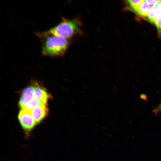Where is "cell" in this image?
Instances as JSON below:
<instances>
[{"mask_svg": "<svg viewBox=\"0 0 161 161\" xmlns=\"http://www.w3.org/2000/svg\"><path fill=\"white\" fill-rule=\"evenodd\" d=\"M35 34L42 41L43 56L55 57L64 55L69 44L67 39L46 35L43 32H35Z\"/></svg>", "mask_w": 161, "mask_h": 161, "instance_id": "cell-1", "label": "cell"}, {"mask_svg": "<svg viewBox=\"0 0 161 161\" xmlns=\"http://www.w3.org/2000/svg\"><path fill=\"white\" fill-rule=\"evenodd\" d=\"M81 23L78 19L69 20L62 18V21L58 24L43 32L46 35L66 39L77 33H81Z\"/></svg>", "mask_w": 161, "mask_h": 161, "instance_id": "cell-2", "label": "cell"}, {"mask_svg": "<svg viewBox=\"0 0 161 161\" xmlns=\"http://www.w3.org/2000/svg\"><path fill=\"white\" fill-rule=\"evenodd\" d=\"M18 119L26 137L28 138L37 124L30 111L24 109H21Z\"/></svg>", "mask_w": 161, "mask_h": 161, "instance_id": "cell-3", "label": "cell"}, {"mask_svg": "<svg viewBox=\"0 0 161 161\" xmlns=\"http://www.w3.org/2000/svg\"><path fill=\"white\" fill-rule=\"evenodd\" d=\"M33 96L34 99L47 104V101L50 97V95L44 88L35 83L32 86Z\"/></svg>", "mask_w": 161, "mask_h": 161, "instance_id": "cell-4", "label": "cell"}, {"mask_svg": "<svg viewBox=\"0 0 161 161\" xmlns=\"http://www.w3.org/2000/svg\"><path fill=\"white\" fill-rule=\"evenodd\" d=\"M37 124L41 123L47 116L48 109L47 104H42L36 107L30 111Z\"/></svg>", "mask_w": 161, "mask_h": 161, "instance_id": "cell-5", "label": "cell"}, {"mask_svg": "<svg viewBox=\"0 0 161 161\" xmlns=\"http://www.w3.org/2000/svg\"><path fill=\"white\" fill-rule=\"evenodd\" d=\"M32 86L25 88L23 90L19 99V105L21 109H23L26 105L33 98Z\"/></svg>", "mask_w": 161, "mask_h": 161, "instance_id": "cell-6", "label": "cell"}, {"mask_svg": "<svg viewBox=\"0 0 161 161\" xmlns=\"http://www.w3.org/2000/svg\"><path fill=\"white\" fill-rule=\"evenodd\" d=\"M161 15V0L154 5L146 17L148 21L154 24L156 19Z\"/></svg>", "mask_w": 161, "mask_h": 161, "instance_id": "cell-7", "label": "cell"}, {"mask_svg": "<svg viewBox=\"0 0 161 161\" xmlns=\"http://www.w3.org/2000/svg\"><path fill=\"white\" fill-rule=\"evenodd\" d=\"M153 6L148 4L144 0L135 12L142 17H146Z\"/></svg>", "mask_w": 161, "mask_h": 161, "instance_id": "cell-8", "label": "cell"}, {"mask_svg": "<svg viewBox=\"0 0 161 161\" xmlns=\"http://www.w3.org/2000/svg\"><path fill=\"white\" fill-rule=\"evenodd\" d=\"M144 1V0H129L126 1L131 8L135 12Z\"/></svg>", "mask_w": 161, "mask_h": 161, "instance_id": "cell-9", "label": "cell"}, {"mask_svg": "<svg viewBox=\"0 0 161 161\" xmlns=\"http://www.w3.org/2000/svg\"><path fill=\"white\" fill-rule=\"evenodd\" d=\"M43 104L39 101L33 98L26 105L23 109H25L30 111L34 108Z\"/></svg>", "mask_w": 161, "mask_h": 161, "instance_id": "cell-10", "label": "cell"}, {"mask_svg": "<svg viewBox=\"0 0 161 161\" xmlns=\"http://www.w3.org/2000/svg\"><path fill=\"white\" fill-rule=\"evenodd\" d=\"M154 24L155 25L160 35L161 36V15L156 19Z\"/></svg>", "mask_w": 161, "mask_h": 161, "instance_id": "cell-11", "label": "cell"}, {"mask_svg": "<svg viewBox=\"0 0 161 161\" xmlns=\"http://www.w3.org/2000/svg\"><path fill=\"white\" fill-rule=\"evenodd\" d=\"M153 112L156 114L161 112V102L159 104L153 109Z\"/></svg>", "mask_w": 161, "mask_h": 161, "instance_id": "cell-12", "label": "cell"}, {"mask_svg": "<svg viewBox=\"0 0 161 161\" xmlns=\"http://www.w3.org/2000/svg\"><path fill=\"white\" fill-rule=\"evenodd\" d=\"M160 0H145V1L148 4H149L150 5L153 6L155 4H157L158 2L159 1H160Z\"/></svg>", "mask_w": 161, "mask_h": 161, "instance_id": "cell-13", "label": "cell"}]
</instances>
